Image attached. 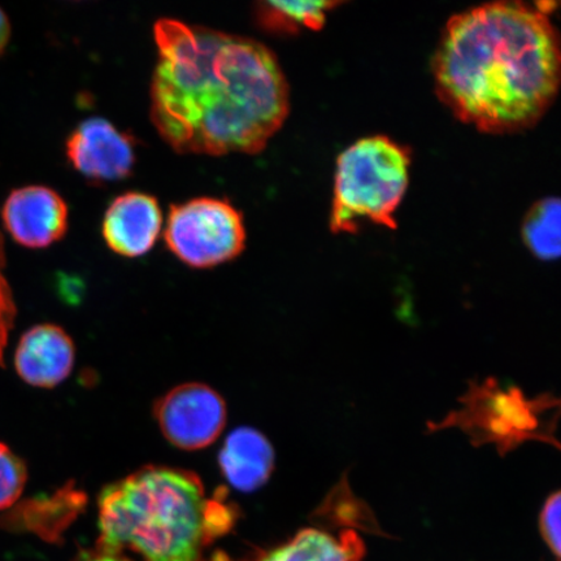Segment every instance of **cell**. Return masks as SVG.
<instances>
[{"label": "cell", "mask_w": 561, "mask_h": 561, "mask_svg": "<svg viewBox=\"0 0 561 561\" xmlns=\"http://www.w3.org/2000/svg\"><path fill=\"white\" fill-rule=\"evenodd\" d=\"M151 121L174 151L257 153L283 128L290 91L276 55L252 38L161 19Z\"/></svg>", "instance_id": "obj_1"}, {"label": "cell", "mask_w": 561, "mask_h": 561, "mask_svg": "<svg viewBox=\"0 0 561 561\" xmlns=\"http://www.w3.org/2000/svg\"><path fill=\"white\" fill-rule=\"evenodd\" d=\"M454 115L490 135L536 125L560 87L559 34L541 4L496 2L448 21L433 61Z\"/></svg>", "instance_id": "obj_2"}, {"label": "cell", "mask_w": 561, "mask_h": 561, "mask_svg": "<svg viewBox=\"0 0 561 561\" xmlns=\"http://www.w3.org/2000/svg\"><path fill=\"white\" fill-rule=\"evenodd\" d=\"M98 510L101 551L130 549L146 561H198L209 539L233 522L198 476L170 467H146L112 483Z\"/></svg>", "instance_id": "obj_3"}, {"label": "cell", "mask_w": 561, "mask_h": 561, "mask_svg": "<svg viewBox=\"0 0 561 561\" xmlns=\"http://www.w3.org/2000/svg\"><path fill=\"white\" fill-rule=\"evenodd\" d=\"M411 153L388 137L357 140L336 160L333 233H354L357 221L397 229L396 210L409 186Z\"/></svg>", "instance_id": "obj_4"}, {"label": "cell", "mask_w": 561, "mask_h": 561, "mask_svg": "<svg viewBox=\"0 0 561 561\" xmlns=\"http://www.w3.org/2000/svg\"><path fill=\"white\" fill-rule=\"evenodd\" d=\"M461 409L450 413L442 423L430 425L432 431L459 427L468 434L474 446L494 444L506 455L525 440H542L559 446L553 438L557 427L559 401L550 396L528 399L517 388L502 389L490 378L472 383Z\"/></svg>", "instance_id": "obj_5"}, {"label": "cell", "mask_w": 561, "mask_h": 561, "mask_svg": "<svg viewBox=\"0 0 561 561\" xmlns=\"http://www.w3.org/2000/svg\"><path fill=\"white\" fill-rule=\"evenodd\" d=\"M164 238L181 262L193 268H210L242 254L243 217L227 201H188L171 208Z\"/></svg>", "instance_id": "obj_6"}, {"label": "cell", "mask_w": 561, "mask_h": 561, "mask_svg": "<svg viewBox=\"0 0 561 561\" xmlns=\"http://www.w3.org/2000/svg\"><path fill=\"white\" fill-rule=\"evenodd\" d=\"M227 404L205 383L172 389L156 405L158 425L174 447L203 450L221 436L227 425Z\"/></svg>", "instance_id": "obj_7"}, {"label": "cell", "mask_w": 561, "mask_h": 561, "mask_svg": "<svg viewBox=\"0 0 561 561\" xmlns=\"http://www.w3.org/2000/svg\"><path fill=\"white\" fill-rule=\"evenodd\" d=\"M2 220L19 244L27 249H45L65 237L68 207L65 199L50 187H19L5 199Z\"/></svg>", "instance_id": "obj_8"}, {"label": "cell", "mask_w": 561, "mask_h": 561, "mask_svg": "<svg viewBox=\"0 0 561 561\" xmlns=\"http://www.w3.org/2000/svg\"><path fill=\"white\" fill-rule=\"evenodd\" d=\"M67 156L77 171L95 181L123 180L136 161L131 139L101 117L77 126L68 138Z\"/></svg>", "instance_id": "obj_9"}, {"label": "cell", "mask_w": 561, "mask_h": 561, "mask_svg": "<svg viewBox=\"0 0 561 561\" xmlns=\"http://www.w3.org/2000/svg\"><path fill=\"white\" fill-rule=\"evenodd\" d=\"M161 224L163 214L153 196L126 193L117 196L104 215V241L118 255L142 256L158 241Z\"/></svg>", "instance_id": "obj_10"}, {"label": "cell", "mask_w": 561, "mask_h": 561, "mask_svg": "<svg viewBox=\"0 0 561 561\" xmlns=\"http://www.w3.org/2000/svg\"><path fill=\"white\" fill-rule=\"evenodd\" d=\"M75 357L73 341L61 328L41 324L21 336L15 368L27 385L53 389L67 380L75 367Z\"/></svg>", "instance_id": "obj_11"}, {"label": "cell", "mask_w": 561, "mask_h": 561, "mask_svg": "<svg viewBox=\"0 0 561 561\" xmlns=\"http://www.w3.org/2000/svg\"><path fill=\"white\" fill-rule=\"evenodd\" d=\"M219 466L231 488L252 493L270 480L275 468V451L271 442L254 427H238L224 442Z\"/></svg>", "instance_id": "obj_12"}, {"label": "cell", "mask_w": 561, "mask_h": 561, "mask_svg": "<svg viewBox=\"0 0 561 561\" xmlns=\"http://www.w3.org/2000/svg\"><path fill=\"white\" fill-rule=\"evenodd\" d=\"M364 543L354 531H346L340 538L318 529H305L261 561H360Z\"/></svg>", "instance_id": "obj_13"}, {"label": "cell", "mask_w": 561, "mask_h": 561, "mask_svg": "<svg viewBox=\"0 0 561 561\" xmlns=\"http://www.w3.org/2000/svg\"><path fill=\"white\" fill-rule=\"evenodd\" d=\"M340 3L332 2H263L257 4V21L266 31L296 33L319 31L327 13Z\"/></svg>", "instance_id": "obj_14"}, {"label": "cell", "mask_w": 561, "mask_h": 561, "mask_svg": "<svg viewBox=\"0 0 561 561\" xmlns=\"http://www.w3.org/2000/svg\"><path fill=\"white\" fill-rule=\"evenodd\" d=\"M560 201H539L525 217L523 238L528 249L541 261H556L561 249Z\"/></svg>", "instance_id": "obj_15"}, {"label": "cell", "mask_w": 561, "mask_h": 561, "mask_svg": "<svg viewBox=\"0 0 561 561\" xmlns=\"http://www.w3.org/2000/svg\"><path fill=\"white\" fill-rule=\"evenodd\" d=\"M27 481V469L23 459L0 442V511L15 506Z\"/></svg>", "instance_id": "obj_16"}, {"label": "cell", "mask_w": 561, "mask_h": 561, "mask_svg": "<svg viewBox=\"0 0 561 561\" xmlns=\"http://www.w3.org/2000/svg\"><path fill=\"white\" fill-rule=\"evenodd\" d=\"M5 243L3 234L0 233V367L4 368L5 347L9 343V335L15 327L18 308L9 279L5 277Z\"/></svg>", "instance_id": "obj_17"}, {"label": "cell", "mask_w": 561, "mask_h": 561, "mask_svg": "<svg viewBox=\"0 0 561 561\" xmlns=\"http://www.w3.org/2000/svg\"><path fill=\"white\" fill-rule=\"evenodd\" d=\"M560 504L561 497L557 491L547 500L541 514L542 536L558 558L560 557Z\"/></svg>", "instance_id": "obj_18"}, {"label": "cell", "mask_w": 561, "mask_h": 561, "mask_svg": "<svg viewBox=\"0 0 561 561\" xmlns=\"http://www.w3.org/2000/svg\"><path fill=\"white\" fill-rule=\"evenodd\" d=\"M11 23L7 13L0 9V55H2L10 44L11 39Z\"/></svg>", "instance_id": "obj_19"}, {"label": "cell", "mask_w": 561, "mask_h": 561, "mask_svg": "<svg viewBox=\"0 0 561 561\" xmlns=\"http://www.w3.org/2000/svg\"><path fill=\"white\" fill-rule=\"evenodd\" d=\"M77 561H129L117 556V553L98 551L95 553L83 552Z\"/></svg>", "instance_id": "obj_20"}]
</instances>
